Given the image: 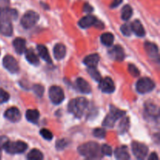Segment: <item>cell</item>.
Wrapping results in <instances>:
<instances>
[{
	"mask_svg": "<svg viewBox=\"0 0 160 160\" xmlns=\"http://www.w3.org/2000/svg\"><path fill=\"white\" fill-rule=\"evenodd\" d=\"M18 12L16 9L0 7V33L5 36L12 34V20H17Z\"/></svg>",
	"mask_w": 160,
	"mask_h": 160,
	"instance_id": "cell-1",
	"label": "cell"
},
{
	"mask_svg": "<svg viewBox=\"0 0 160 160\" xmlns=\"http://www.w3.org/2000/svg\"><path fill=\"white\" fill-rule=\"evenodd\" d=\"M78 152L87 159H100L102 156L101 148L96 142H88L80 145Z\"/></svg>",
	"mask_w": 160,
	"mask_h": 160,
	"instance_id": "cell-2",
	"label": "cell"
},
{
	"mask_svg": "<svg viewBox=\"0 0 160 160\" xmlns=\"http://www.w3.org/2000/svg\"><path fill=\"white\" fill-rule=\"evenodd\" d=\"M88 101L85 98L80 97L72 99L69 102L68 110L70 113L73 114L78 118H81L84 114V110L88 107Z\"/></svg>",
	"mask_w": 160,
	"mask_h": 160,
	"instance_id": "cell-3",
	"label": "cell"
},
{
	"mask_svg": "<svg viewBox=\"0 0 160 160\" xmlns=\"http://www.w3.org/2000/svg\"><path fill=\"white\" fill-rule=\"evenodd\" d=\"M126 112L117 108L114 107L113 106H110V112L106 116V119L103 121L102 125L106 128H112L115 125L116 121L120 117H123L125 115Z\"/></svg>",
	"mask_w": 160,
	"mask_h": 160,
	"instance_id": "cell-4",
	"label": "cell"
},
{
	"mask_svg": "<svg viewBox=\"0 0 160 160\" xmlns=\"http://www.w3.org/2000/svg\"><path fill=\"white\" fill-rule=\"evenodd\" d=\"M5 151L9 154H19L25 152L28 148V145L25 142L18 141V142H7L3 145Z\"/></svg>",
	"mask_w": 160,
	"mask_h": 160,
	"instance_id": "cell-5",
	"label": "cell"
},
{
	"mask_svg": "<svg viewBox=\"0 0 160 160\" xmlns=\"http://www.w3.org/2000/svg\"><path fill=\"white\" fill-rule=\"evenodd\" d=\"M39 20V15L38 12L34 11L29 10L25 12L24 15L22 17L20 23L25 29H29L37 23Z\"/></svg>",
	"mask_w": 160,
	"mask_h": 160,
	"instance_id": "cell-6",
	"label": "cell"
},
{
	"mask_svg": "<svg viewBox=\"0 0 160 160\" xmlns=\"http://www.w3.org/2000/svg\"><path fill=\"white\" fill-rule=\"evenodd\" d=\"M155 88V83L152 80L148 78H143L139 80L136 84V89L141 94L150 92Z\"/></svg>",
	"mask_w": 160,
	"mask_h": 160,
	"instance_id": "cell-7",
	"label": "cell"
},
{
	"mask_svg": "<svg viewBox=\"0 0 160 160\" xmlns=\"http://www.w3.org/2000/svg\"><path fill=\"white\" fill-rule=\"evenodd\" d=\"M48 95H49V98L52 102L56 105L60 104L64 100V97H65L62 89L59 86L56 85L52 86L50 88Z\"/></svg>",
	"mask_w": 160,
	"mask_h": 160,
	"instance_id": "cell-8",
	"label": "cell"
},
{
	"mask_svg": "<svg viewBox=\"0 0 160 160\" xmlns=\"http://www.w3.org/2000/svg\"><path fill=\"white\" fill-rule=\"evenodd\" d=\"M133 154L137 159H143L148 155V148L146 145L138 142H133L131 145Z\"/></svg>",
	"mask_w": 160,
	"mask_h": 160,
	"instance_id": "cell-9",
	"label": "cell"
},
{
	"mask_svg": "<svg viewBox=\"0 0 160 160\" xmlns=\"http://www.w3.org/2000/svg\"><path fill=\"white\" fill-rule=\"evenodd\" d=\"M2 63L5 68H6L8 71L10 72V73H18L19 70H20L18 62L16 60V59L13 56H9V55L6 56L3 58Z\"/></svg>",
	"mask_w": 160,
	"mask_h": 160,
	"instance_id": "cell-10",
	"label": "cell"
},
{
	"mask_svg": "<svg viewBox=\"0 0 160 160\" xmlns=\"http://www.w3.org/2000/svg\"><path fill=\"white\" fill-rule=\"evenodd\" d=\"M145 49L147 55L152 59H153L155 61L159 60V48H158V46L156 44L152 43V42H146L145 43Z\"/></svg>",
	"mask_w": 160,
	"mask_h": 160,
	"instance_id": "cell-11",
	"label": "cell"
},
{
	"mask_svg": "<svg viewBox=\"0 0 160 160\" xmlns=\"http://www.w3.org/2000/svg\"><path fill=\"white\" fill-rule=\"evenodd\" d=\"M99 88L105 93H112L116 87L113 81L110 78H106L99 81Z\"/></svg>",
	"mask_w": 160,
	"mask_h": 160,
	"instance_id": "cell-12",
	"label": "cell"
},
{
	"mask_svg": "<svg viewBox=\"0 0 160 160\" xmlns=\"http://www.w3.org/2000/svg\"><path fill=\"white\" fill-rule=\"evenodd\" d=\"M4 117L7 120H10L11 122L16 123V122H18L20 120V118H21V114H20V110L17 108L11 107L5 112Z\"/></svg>",
	"mask_w": 160,
	"mask_h": 160,
	"instance_id": "cell-13",
	"label": "cell"
},
{
	"mask_svg": "<svg viewBox=\"0 0 160 160\" xmlns=\"http://www.w3.org/2000/svg\"><path fill=\"white\" fill-rule=\"evenodd\" d=\"M109 56L116 61H123L124 59V51L120 45H115L109 52Z\"/></svg>",
	"mask_w": 160,
	"mask_h": 160,
	"instance_id": "cell-14",
	"label": "cell"
},
{
	"mask_svg": "<svg viewBox=\"0 0 160 160\" xmlns=\"http://www.w3.org/2000/svg\"><path fill=\"white\" fill-rule=\"evenodd\" d=\"M96 17L92 15H88L81 18L78 22V25L82 28H90L92 25L96 24L97 23Z\"/></svg>",
	"mask_w": 160,
	"mask_h": 160,
	"instance_id": "cell-15",
	"label": "cell"
},
{
	"mask_svg": "<svg viewBox=\"0 0 160 160\" xmlns=\"http://www.w3.org/2000/svg\"><path fill=\"white\" fill-rule=\"evenodd\" d=\"M131 30L138 37H143L145 34V28H144L143 25L142 24L141 21L139 20H135L133 21V23L131 24Z\"/></svg>",
	"mask_w": 160,
	"mask_h": 160,
	"instance_id": "cell-16",
	"label": "cell"
},
{
	"mask_svg": "<svg viewBox=\"0 0 160 160\" xmlns=\"http://www.w3.org/2000/svg\"><path fill=\"white\" fill-rule=\"evenodd\" d=\"M12 45L15 48V51L20 55L23 54L26 50V42L22 38H17L14 39Z\"/></svg>",
	"mask_w": 160,
	"mask_h": 160,
	"instance_id": "cell-17",
	"label": "cell"
},
{
	"mask_svg": "<svg viewBox=\"0 0 160 160\" xmlns=\"http://www.w3.org/2000/svg\"><path fill=\"white\" fill-rule=\"evenodd\" d=\"M66 52H67V49H66V46L63 44L58 43L56 44L53 48V53H54V56L56 59H62L65 57Z\"/></svg>",
	"mask_w": 160,
	"mask_h": 160,
	"instance_id": "cell-18",
	"label": "cell"
},
{
	"mask_svg": "<svg viewBox=\"0 0 160 160\" xmlns=\"http://www.w3.org/2000/svg\"><path fill=\"white\" fill-rule=\"evenodd\" d=\"M77 87L79 89V91L82 93L84 94H89L92 92V88H91V86L85 80H84L83 78H79L77 79L76 81Z\"/></svg>",
	"mask_w": 160,
	"mask_h": 160,
	"instance_id": "cell-19",
	"label": "cell"
},
{
	"mask_svg": "<svg viewBox=\"0 0 160 160\" xmlns=\"http://www.w3.org/2000/svg\"><path fill=\"white\" fill-rule=\"evenodd\" d=\"M99 56H98V54H97V53L91 54L84 58V63L88 67H96L98 62H99Z\"/></svg>",
	"mask_w": 160,
	"mask_h": 160,
	"instance_id": "cell-20",
	"label": "cell"
},
{
	"mask_svg": "<svg viewBox=\"0 0 160 160\" xmlns=\"http://www.w3.org/2000/svg\"><path fill=\"white\" fill-rule=\"evenodd\" d=\"M25 56H26L27 60L31 64L34 66L39 65L40 61H39L38 57V56L35 54L33 49L30 48V49L25 50Z\"/></svg>",
	"mask_w": 160,
	"mask_h": 160,
	"instance_id": "cell-21",
	"label": "cell"
},
{
	"mask_svg": "<svg viewBox=\"0 0 160 160\" xmlns=\"http://www.w3.org/2000/svg\"><path fill=\"white\" fill-rule=\"evenodd\" d=\"M38 52V54L45 62H48V63H52V59L51 56H50L49 53H48V49H47L46 47L43 45H38L37 46Z\"/></svg>",
	"mask_w": 160,
	"mask_h": 160,
	"instance_id": "cell-22",
	"label": "cell"
},
{
	"mask_svg": "<svg viewBox=\"0 0 160 160\" xmlns=\"http://www.w3.org/2000/svg\"><path fill=\"white\" fill-rule=\"evenodd\" d=\"M115 156L117 159L121 160H127L131 158L130 157L129 152L128 151V148L126 146L117 148L115 150Z\"/></svg>",
	"mask_w": 160,
	"mask_h": 160,
	"instance_id": "cell-23",
	"label": "cell"
},
{
	"mask_svg": "<svg viewBox=\"0 0 160 160\" xmlns=\"http://www.w3.org/2000/svg\"><path fill=\"white\" fill-rule=\"evenodd\" d=\"M39 117H40V113L36 109H28L26 112L27 120L33 123H37Z\"/></svg>",
	"mask_w": 160,
	"mask_h": 160,
	"instance_id": "cell-24",
	"label": "cell"
},
{
	"mask_svg": "<svg viewBox=\"0 0 160 160\" xmlns=\"http://www.w3.org/2000/svg\"><path fill=\"white\" fill-rule=\"evenodd\" d=\"M101 42L106 46H111L114 42V36L111 33H104L101 36Z\"/></svg>",
	"mask_w": 160,
	"mask_h": 160,
	"instance_id": "cell-25",
	"label": "cell"
},
{
	"mask_svg": "<svg viewBox=\"0 0 160 160\" xmlns=\"http://www.w3.org/2000/svg\"><path fill=\"white\" fill-rule=\"evenodd\" d=\"M133 14V9L131 8V6L129 5H125L124 6L122 9V12H121V17L123 20L127 21V20H129Z\"/></svg>",
	"mask_w": 160,
	"mask_h": 160,
	"instance_id": "cell-26",
	"label": "cell"
},
{
	"mask_svg": "<svg viewBox=\"0 0 160 160\" xmlns=\"http://www.w3.org/2000/svg\"><path fill=\"white\" fill-rule=\"evenodd\" d=\"M44 158L43 154L38 149H32L28 155V159L30 160H42Z\"/></svg>",
	"mask_w": 160,
	"mask_h": 160,
	"instance_id": "cell-27",
	"label": "cell"
},
{
	"mask_svg": "<svg viewBox=\"0 0 160 160\" xmlns=\"http://www.w3.org/2000/svg\"><path fill=\"white\" fill-rule=\"evenodd\" d=\"M145 111L148 113V115L151 117H158L159 115V109L158 107L154 104H146L145 106Z\"/></svg>",
	"mask_w": 160,
	"mask_h": 160,
	"instance_id": "cell-28",
	"label": "cell"
},
{
	"mask_svg": "<svg viewBox=\"0 0 160 160\" xmlns=\"http://www.w3.org/2000/svg\"><path fill=\"white\" fill-rule=\"evenodd\" d=\"M130 128V120L128 117H123L119 125V131L120 134H124Z\"/></svg>",
	"mask_w": 160,
	"mask_h": 160,
	"instance_id": "cell-29",
	"label": "cell"
},
{
	"mask_svg": "<svg viewBox=\"0 0 160 160\" xmlns=\"http://www.w3.org/2000/svg\"><path fill=\"white\" fill-rule=\"evenodd\" d=\"M88 73L90 74V76L95 80V81H98L99 82L102 79L101 74H100L99 72L97 70L96 67H88Z\"/></svg>",
	"mask_w": 160,
	"mask_h": 160,
	"instance_id": "cell-30",
	"label": "cell"
},
{
	"mask_svg": "<svg viewBox=\"0 0 160 160\" xmlns=\"http://www.w3.org/2000/svg\"><path fill=\"white\" fill-rule=\"evenodd\" d=\"M128 71L134 78H137V77L140 75V71L138 69V67L134 66V64H129L128 65Z\"/></svg>",
	"mask_w": 160,
	"mask_h": 160,
	"instance_id": "cell-31",
	"label": "cell"
},
{
	"mask_svg": "<svg viewBox=\"0 0 160 160\" xmlns=\"http://www.w3.org/2000/svg\"><path fill=\"white\" fill-rule=\"evenodd\" d=\"M40 134H41V135L44 138L46 139V140H48V141L52 140L53 138L52 133L49 130L45 129V128H43V129L41 130Z\"/></svg>",
	"mask_w": 160,
	"mask_h": 160,
	"instance_id": "cell-32",
	"label": "cell"
},
{
	"mask_svg": "<svg viewBox=\"0 0 160 160\" xmlns=\"http://www.w3.org/2000/svg\"><path fill=\"white\" fill-rule=\"evenodd\" d=\"M121 30V32L124 34L125 36H130L132 33V30H131V25L128 24V23H124L121 26L120 28Z\"/></svg>",
	"mask_w": 160,
	"mask_h": 160,
	"instance_id": "cell-33",
	"label": "cell"
},
{
	"mask_svg": "<svg viewBox=\"0 0 160 160\" xmlns=\"http://www.w3.org/2000/svg\"><path fill=\"white\" fill-rule=\"evenodd\" d=\"M94 136L98 138H104L106 137V131L105 129H102V128H96L95 131H93Z\"/></svg>",
	"mask_w": 160,
	"mask_h": 160,
	"instance_id": "cell-34",
	"label": "cell"
},
{
	"mask_svg": "<svg viewBox=\"0 0 160 160\" xmlns=\"http://www.w3.org/2000/svg\"><path fill=\"white\" fill-rule=\"evenodd\" d=\"M33 90H34V93L38 95V97H42L44 94V87L41 84H34L33 87Z\"/></svg>",
	"mask_w": 160,
	"mask_h": 160,
	"instance_id": "cell-35",
	"label": "cell"
},
{
	"mask_svg": "<svg viewBox=\"0 0 160 160\" xmlns=\"http://www.w3.org/2000/svg\"><path fill=\"white\" fill-rule=\"evenodd\" d=\"M67 145H68V142H67V139L63 138L60 139V140H57L56 146L57 150H62L67 146Z\"/></svg>",
	"mask_w": 160,
	"mask_h": 160,
	"instance_id": "cell-36",
	"label": "cell"
},
{
	"mask_svg": "<svg viewBox=\"0 0 160 160\" xmlns=\"http://www.w3.org/2000/svg\"><path fill=\"white\" fill-rule=\"evenodd\" d=\"M101 152L102 153V155H105V156H110L112 155V150L111 146H109V145H103L101 148Z\"/></svg>",
	"mask_w": 160,
	"mask_h": 160,
	"instance_id": "cell-37",
	"label": "cell"
},
{
	"mask_svg": "<svg viewBox=\"0 0 160 160\" xmlns=\"http://www.w3.org/2000/svg\"><path fill=\"white\" fill-rule=\"evenodd\" d=\"M9 99V95L4 91L3 89L0 88V104L6 102Z\"/></svg>",
	"mask_w": 160,
	"mask_h": 160,
	"instance_id": "cell-38",
	"label": "cell"
},
{
	"mask_svg": "<svg viewBox=\"0 0 160 160\" xmlns=\"http://www.w3.org/2000/svg\"><path fill=\"white\" fill-rule=\"evenodd\" d=\"M7 138H6V137H2L0 139V159H1L2 157V150L3 148V145H4L5 142H7Z\"/></svg>",
	"mask_w": 160,
	"mask_h": 160,
	"instance_id": "cell-39",
	"label": "cell"
},
{
	"mask_svg": "<svg viewBox=\"0 0 160 160\" xmlns=\"http://www.w3.org/2000/svg\"><path fill=\"white\" fill-rule=\"evenodd\" d=\"M122 1H123V0H113V1L112 2V3H111L110 7L111 8L117 7V6H118L122 2Z\"/></svg>",
	"mask_w": 160,
	"mask_h": 160,
	"instance_id": "cell-40",
	"label": "cell"
},
{
	"mask_svg": "<svg viewBox=\"0 0 160 160\" xmlns=\"http://www.w3.org/2000/svg\"><path fill=\"white\" fill-rule=\"evenodd\" d=\"M92 9H93V8H92V6H90V5H88V4L84 5V12H92V11H93Z\"/></svg>",
	"mask_w": 160,
	"mask_h": 160,
	"instance_id": "cell-41",
	"label": "cell"
},
{
	"mask_svg": "<svg viewBox=\"0 0 160 160\" xmlns=\"http://www.w3.org/2000/svg\"><path fill=\"white\" fill-rule=\"evenodd\" d=\"M148 159L149 160H158L159 159V157H158L157 155L156 154V153H152L151 156L148 157Z\"/></svg>",
	"mask_w": 160,
	"mask_h": 160,
	"instance_id": "cell-42",
	"label": "cell"
},
{
	"mask_svg": "<svg viewBox=\"0 0 160 160\" xmlns=\"http://www.w3.org/2000/svg\"><path fill=\"white\" fill-rule=\"evenodd\" d=\"M0 1L2 2H9V0H0Z\"/></svg>",
	"mask_w": 160,
	"mask_h": 160,
	"instance_id": "cell-43",
	"label": "cell"
}]
</instances>
